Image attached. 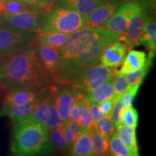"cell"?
<instances>
[{
	"instance_id": "1",
	"label": "cell",
	"mask_w": 156,
	"mask_h": 156,
	"mask_svg": "<svg viewBox=\"0 0 156 156\" xmlns=\"http://www.w3.org/2000/svg\"><path fill=\"white\" fill-rule=\"evenodd\" d=\"M117 41H120L119 35L101 27H85L70 34L60 50L62 68L55 84L70 85L82 69L99 63L103 49Z\"/></svg>"
},
{
	"instance_id": "2",
	"label": "cell",
	"mask_w": 156,
	"mask_h": 156,
	"mask_svg": "<svg viewBox=\"0 0 156 156\" xmlns=\"http://www.w3.org/2000/svg\"><path fill=\"white\" fill-rule=\"evenodd\" d=\"M35 45L5 58L0 65V93L14 90L44 92L53 85L42 69Z\"/></svg>"
},
{
	"instance_id": "3",
	"label": "cell",
	"mask_w": 156,
	"mask_h": 156,
	"mask_svg": "<svg viewBox=\"0 0 156 156\" xmlns=\"http://www.w3.org/2000/svg\"><path fill=\"white\" fill-rule=\"evenodd\" d=\"M12 153L15 155H49L53 151L48 137V129L30 116L12 120Z\"/></svg>"
},
{
	"instance_id": "4",
	"label": "cell",
	"mask_w": 156,
	"mask_h": 156,
	"mask_svg": "<svg viewBox=\"0 0 156 156\" xmlns=\"http://www.w3.org/2000/svg\"><path fill=\"white\" fill-rule=\"evenodd\" d=\"M87 27V15L73 9L53 6L45 16L37 35L49 32L72 34Z\"/></svg>"
},
{
	"instance_id": "5",
	"label": "cell",
	"mask_w": 156,
	"mask_h": 156,
	"mask_svg": "<svg viewBox=\"0 0 156 156\" xmlns=\"http://www.w3.org/2000/svg\"><path fill=\"white\" fill-rule=\"evenodd\" d=\"M118 71L116 68L106 67L99 62L82 69L72 80L69 85L85 95L109 77L116 75Z\"/></svg>"
},
{
	"instance_id": "6",
	"label": "cell",
	"mask_w": 156,
	"mask_h": 156,
	"mask_svg": "<svg viewBox=\"0 0 156 156\" xmlns=\"http://www.w3.org/2000/svg\"><path fill=\"white\" fill-rule=\"evenodd\" d=\"M48 12L29 8L16 14L0 17V26L23 33H37Z\"/></svg>"
},
{
	"instance_id": "7",
	"label": "cell",
	"mask_w": 156,
	"mask_h": 156,
	"mask_svg": "<svg viewBox=\"0 0 156 156\" xmlns=\"http://www.w3.org/2000/svg\"><path fill=\"white\" fill-rule=\"evenodd\" d=\"M37 34L23 33L0 26V56L12 55L36 44Z\"/></svg>"
},
{
	"instance_id": "8",
	"label": "cell",
	"mask_w": 156,
	"mask_h": 156,
	"mask_svg": "<svg viewBox=\"0 0 156 156\" xmlns=\"http://www.w3.org/2000/svg\"><path fill=\"white\" fill-rule=\"evenodd\" d=\"M150 6L151 4L149 3L125 2L120 6L119 8L108 21L101 25V28L120 36L125 31L132 17L142 8Z\"/></svg>"
},
{
	"instance_id": "9",
	"label": "cell",
	"mask_w": 156,
	"mask_h": 156,
	"mask_svg": "<svg viewBox=\"0 0 156 156\" xmlns=\"http://www.w3.org/2000/svg\"><path fill=\"white\" fill-rule=\"evenodd\" d=\"M30 116L44 125L48 130L62 127L64 124V121L56 110L54 98L49 90L38 101L36 108Z\"/></svg>"
},
{
	"instance_id": "10",
	"label": "cell",
	"mask_w": 156,
	"mask_h": 156,
	"mask_svg": "<svg viewBox=\"0 0 156 156\" xmlns=\"http://www.w3.org/2000/svg\"><path fill=\"white\" fill-rule=\"evenodd\" d=\"M49 92L54 98V105L64 122L71 120L70 112L75 105L76 97L80 92L69 85L53 84Z\"/></svg>"
},
{
	"instance_id": "11",
	"label": "cell",
	"mask_w": 156,
	"mask_h": 156,
	"mask_svg": "<svg viewBox=\"0 0 156 156\" xmlns=\"http://www.w3.org/2000/svg\"><path fill=\"white\" fill-rule=\"evenodd\" d=\"M35 48L44 73L52 83L55 84L62 68L60 50L36 44L35 45Z\"/></svg>"
},
{
	"instance_id": "12",
	"label": "cell",
	"mask_w": 156,
	"mask_h": 156,
	"mask_svg": "<svg viewBox=\"0 0 156 156\" xmlns=\"http://www.w3.org/2000/svg\"><path fill=\"white\" fill-rule=\"evenodd\" d=\"M149 7H145L138 11L129 20L125 31L119 36L120 41L126 44L128 51L140 45V38L145 18L149 12Z\"/></svg>"
},
{
	"instance_id": "13",
	"label": "cell",
	"mask_w": 156,
	"mask_h": 156,
	"mask_svg": "<svg viewBox=\"0 0 156 156\" xmlns=\"http://www.w3.org/2000/svg\"><path fill=\"white\" fill-rule=\"evenodd\" d=\"M71 119L77 123L84 129L90 133L97 129L96 124L93 122L90 110V103L83 93L80 92L76 97L75 105L70 112Z\"/></svg>"
},
{
	"instance_id": "14",
	"label": "cell",
	"mask_w": 156,
	"mask_h": 156,
	"mask_svg": "<svg viewBox=\"0 0 156 156\" xmlns=\"http://www.w3.org/2000/svg\"><path fill=\"white\" fill-rule=\"evenodd\" d=\"M122 0H106L87 15V27H101L112 17L120 6Z\"/></svg>"
},
{
	"instance_id": "15",
	"label": "cell",
	"mask_w": 156,
	"mask_h": 156,
	"mask_svg": "<svg viewBox=\"0 0 156 156\" xmlns=\"http://www.w3.org/2000/svg\"><path fill=\"white\" fill-rule=\"evenodd\" d=\"M127 51L126 44L121 41H117L103 49L99 61L106 67L117 68L122 65Z\"/></svg>"
},
{
	"instance_id": "16",
	"label": "cell",
	"mask_w": 156,
	"mask_h": 156,
	"mask_svg": "<svg viewBox=\"0 0 156 156\" xmlns=\"http://www.w3.org/2000/svg\"><path fill=\"white\" fill-rule=\"evenodd\" d=\"M153 58H150L145 51L131 49L126 54L119 73L125 74L135 71L145 67L152 66Z\"/></svg>"
},
{
	"instance_id": "17",
	"label": "cell",
	"mask_w": 156,
	"mask_h": 156,
	"mask_svg": "<svg viewBox=\"0 0 156 156\" xmlns=\"http://www.w3.org/2000/svg\"><path fill=\"white\" fill-rule=\"evenodd\" d=\"M140 44L145 46L148 50V56L153 59L156 51V23L155 17L149 12L144 23Z\"/></svg>"
},
{
	"instance_id": "18",
	"label": "cell",
	"mask_w": 156,
	"mask_h": 156,
	"mask_svg": "<svg viewBox=\"0 0 156 156\" xmlns=\"http://www.w3.org/2000/svg\"><path fill=\"white\" fill-rule=\"evenodd\" d=\"M37 102L28 103L24 104L2 103V105L0 108V118L6 116L9 117L12 120L30 116L36 108Z\"/></svg>"
},
{
	"instance_id": "19",
	"label": "cell",
	"mask_w": 156,
	"mask_h": 156,
	"mask_svg": "<svg viewBox=\"0 0 156 156\" xmlns=\"http://www.w3.org/2000/svg\"><path fill=\"white\" fill-rule=\"evenodd\" d=\"M48 90L40 92V91L30 90H14L5 93L2 103L24 104V103L37 102L45 94H46Z\"/></svg>"
},
{
	"instance_id": "20",
	"label": "cell",
	"mask_w": 156,
	"mask_h": 156,
	"mask_svg": "<svg viewBox=\"0 0 156 156\" xmlns=\"http://www.w3.org/2000/svg\"><path fill=\"white\" fill-rule=\"evenodd\" d=\"M106 0H54V6L73 9L87 15Z\"/></svg>"
},
{
	"instance_id": "21",
	"label": "cell",
	"mask_w": 156,
	"mask_h": 156,
	"mask_svg": "<svg viewBox=\"0 0 156 156\" xmlns=\"http://www.w3.org/2000/svg\"><path fill=\"white\" fill-rule=\"evenodd\" d=\"M116 75L109 77L94 90L85 95L90 103L99 104L114 95V81Z\"/></svg>"
},
{
	"instance_id": "22",
	"label": "cell",
	"mask_w": 156,
	"mask_h": 156,
	"mask_svg": "<svg viewBox=\"0 0 156 156\" xmlns=\"http://www.w3.org/2000/svg\"><path fill=\"white\" fill-rule=\"evenodd\" d=\"M68 155L73 156L93 155V145L91 134L87 130H84L78 136L77 140L69 148Z\"/></svg>"
},
{
	"instance_id": "23",
	"label": "cell",
	"mask_w": 156,
	"mask_h": 156,
	"mask_svg": "<svg viewBox=\"0 0 156 156\" xmlns=\"http://www.w3.org/2000/svg\"><path fill=\"white\" fill-rule=\"evenodd\" d=\"M69 34L62 32H49L37 35L36 44L44 45L61 50L69 39Z\"/></svg>"
},
{
	"instance_id": "24",
	"label": "cell",
	"mask_w": 156,
	"mask_h": 156,
	"mask_svg": "<svg viewBox=\"0 0 156 156\" xmlns=\"http://www.w3.org/2000/svg\"><path fill=\"white\" fill-rule=\"evenodd\" d=\"M136 128L130 127L121 124L116 126V134L125 144L133 156L139 155V147L136 137Z\"/></svg>"
},
{
	"instance_id": "25",
	"label": "cell",
	"mask_w": 156,
	"mask_h": 156,
	"mask_svg": "<svg viewBox=\"0 0 156 156\" xmlns=\"http://www.w3.org/2000/svg\"><path fill=\"white\" fill-rule=\"evenodd\" d=\"M48 137L53 149L59 153H68L69 151V147L64 137L62 127L48 129Z\"/></svg>"
},
{
	"instance_id": "26",
	"label": "cell",
	"mask_w": 156,
	"mask_h": 156,
	"mask_svg": "<svg viewBox=\"0 0 156 156\" xmlns=\"http://www.w3.org/2000/svg\"><path fill=\"white\" fill-rule=\"evenodd\" d=\"M93 145V155H108L109 139L100 133L97 129L91 132Z\"/></svg>"
},
{
	"instance_id": "27",
	"label": "cell",
	"mask_w": 156,
	"mask_h": 156,
	"mask_svg": "<svg viewBox=\"0 0 156 156\" xmlns=\"http://www.w3.org/2000/svg\"><path fill=\"white\" fill-rule=\"evenodd\" d=\"M62 129V131H63L64 137H65V140L69 148L71 147V146L73 145L74 142L77 140L78 136L85 130L77 123L74 122L72 119L64 122Z\"/></svg>"
},
{
	"instance_id": "28",
	"label": "cell",
	"mask_w": 156,
	"mask_h": 156,
	"mask_svg": "<svg viewBox=\"0 0 156 156\" xmlns=\"http://www.w3.org/2000/svg\"><path fill=\"white\" fill-rule=\"evenodd\" d=\"M108 155L113 156H133L125 144L122 142L116 132L109 139Z\"/></svg>"
},
{
	"instance_id": "29",
	"label": "cell",
	"mask_w": 156,
	"mask_h": 156,
	"mask_svg": "<svg viewBox=\"0 0 156 156\" xmlns=\"http://www.w3.org/2000/svg\"><path fill=\"white\" fill-rule=\"evenodd\" d=\"M32 7L15 0H0V17L12 15Z\"/></svg>"
},
{
	"instance_id": "30",
	"label": "cell",
	"mask_w": 156,
	"mask_h": 156,
	"mask_svg": "<svg viewBox=\"0 0 156 156\" xmlns=\"http://www.w3.org/2000/svg\"><path fill=\"white\" fill-rule=\"evenodd\" d=\"M97 130L108 139L116 132V126L111 118V116H105L95 123Z\"/></svg>"
},
{
	"instance_id": "31",
	"label": "cell",
	"mask_w": 156,
	"mask_h": 156,
	"mask_svg": "<svg viewBox=\"0 0 156 156\" xmlns=\"http://www.w3.org/2000/svg\"><path fill=\"white\" fill-rule=\"evenodd\" d=\"M150 67H145L142 69L135 70L125 74V77L129 86H140L147 75Z\"/></svg>"
},
{
	"instance_id": "32",
	"label": "cell",
	"mask_w": 156,
	"mask_h": 156,
	"mask_svg": "<svg viewBox=\"0 0 156 156\" xmlns=\"http://www.w3.org/2000/svg\"><path fill=\"white\" fill-rule=\"evenodd\" d=\"M138 119H139V116H138L136 109L134 108L132 105L126 107L123 114L122 124L125 126H130V127L136 128L138 124Z\"/></svg>"
},
{
	"instance_id": "33",
	"label": "cell",
	"mask_w": 156,
	"mask_h": 156,
	"mask_svg": "<svg viewBox=\"0 0 156 156\" xmlns=\"http://www.w3.org/2000/svg\"><path fill=\"white\" fill-rule=\"evenodd\" d=\"M128 87V83L126 82L125 75L120 73H116L114 81V95L120 98L125 93Z\"/></svg>"
},
{
	"instance_id": "34",
	"label": "cell",
	"mask_w": 156,
	"mask_h": 156,
	"mask_svg": "<svg viewBox=\"0 0 156 156\" xmlns=\"http://www.w3.org/2000/svg\"><path fill=\"white\" fill-rule=\"evenodd\" d=\"M121 99L120 97L116 96V95H113L112 97L109 98L107 100L103 101L101 103H99V108L103 113L104 116H111L112 115V112L114 106L116 104L117 101H119Z\"/></svg>"
},
{
	"instance_id": "35",
	"label": "cell",
	"mask_w": 156,
	"mask_h": 156,
	"mask_svg": "<svg viewBox=\"0 0 156 156\" xmlns=\"http://www.w3.org/2000/svg\"><path fill=\"white\" fill-rule=\"evenodd\" d=\"M125 108V106L123 104V103L120 100L117 101L114 106L111 116H112V119L115 126H117L122 124L123 114H124Z\"/></svg>"
},
{
	"instance_id": "36",
	"label": "cell",
	"mask_w": 156,
	"mask_h": 156,
	"mask_svg": "<svg viewBox=\"0 0 156 156\" xmlns=\"http://www.w3.org/2000/svg\"><path fill=\"white\" fill-rule=\"evenodd\" d=\"M90 103V110H91V114H92L93 119V122L96 123L99 119H101V118L103 116H105L101 111L99 108L98 104L94 103Z\"/></svg>"
},
{
	"instance_id": "37",
	"label": "cell",
	"mask_w": 156,
	"mask_h": 156,
	"mask_svg": "<svg viewBox=\"0 0 156 156\" xmlns=\"http://www.w3.org/2000/svg\"><path fill=\"white\" fill-rule=\"evenodd\" d=\"M15 1L24 4V5L28 6V7H32V8H39L46 10L44 9V6H43V5L41 3V2L39 0H15Z\"/></svg>"
},
{
	"instance_id": "38",
	"label": "cell",
	"mask_w": 156,
	"mask_h": 156,
	"mask_svg": "<svg viewBox=\"0 0 156 156\" xmlns=\"http://www.w3.org/2000/svg\"><path fill=\"white\" fill-rule=\"evenodd\" d=\"M39 1L41 2V3L44 6V9L47 12L49 11L54 6V0H39Z\"/></svg>"
},
{
	"instance_id": "39",
	"label": "cell",
	"mask_w": 156,
	"mask_h": 156,
	"mask_svg": "<svg viewBox=\"0 0 156 156\" xmlns=\"http://www.w3.org/2000/svg\"><path fill=\"white\" fill-rule=\"evenodd\" d=\"M124 2H145L151 4V0H122Z\"/></svg>"
},
{
	"instance_id": "40",
	"label": "cell",
	"mask_w": 156,
	"mask_h": 156,
	"mask_svg": "<svg viewBox=\"0 0 156 156\" xmlns=\"http://www.w3.org/2000/svg\"><path fill=\"white\" fill-rule=\"evenodd\" d=\"M5 57H3V56H0V65H1V64L2 63V62L4 61V60H5Z\"/></svg>"
}]
</instances>
